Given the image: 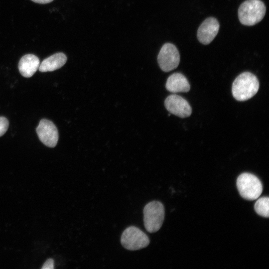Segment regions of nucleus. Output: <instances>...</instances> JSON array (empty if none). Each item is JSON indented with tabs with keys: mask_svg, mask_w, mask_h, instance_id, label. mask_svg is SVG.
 <instances>
[{
	"mask_svg": "<svg viewBox=\"0 0 269 269\" xmlns=\"http://www.w3.org/2000/svg\"><path fill=\"white\" fill-rule=\"evenodd\" d=\"M259 82L253 74L246 72L240 74L234 80L232 92L233 97L239 101L248 100L258 91Z\"/></svg>",
	"mask_w": 269,
	"mask_h": 269,
	"instance_id": "f257e3e1",
	"label": "nucleus"
},
{
	"mask_svg": "<svg viewBox=\"0 0 269 269\" xmlns=\"http://www.w3.org/2000/svg\"><path fill=\"white\" fill-rule=\"evenodd\" d=\"M266 10L265 5L261 0H246L241 4L238 9L239 20L245 25H255L263 19Z\"/></svg>",
	"mask_w": 269,
	"mask_h": 269,
	"instance_id": "f03ea898",
	"label": "nucleus"
},
{
	"mask_svg": "<svg viewBox=\"0 0 269 269\" xmlns=\"http://www.w3.org/2000/svg\"><path fill=\"white\" fill-rule=\"evenodd\" d=\"M144 226L149 233H154L161 227L164 219V207L158 201H152L144 206L143 210Z\"/></svg>",
	"mask_w": 269,
	"mask_h": 269,
	"instance_id": "7ed1b4c3",
	"label": "nucleus"
},
{
	"mask_svg": "<svg viewBox=\"0 0 269 269\" xmlns=\"http://www.w3.org/2000/svg\"><path fill=\"white\" fill-rule=\"evenodd\" d=\"M237 187L242 197L248 200L257 199L263 191V185L260 180L250 173H243L238 176Z\"/></svg>",
	"mask_w": 269,
	"mask_h": 269,
	"instance_id": "20e7f679",
	"label": "nucleus"
},
{
	"mask_svg": "<svg viewBox=\"0 0 269 269\" xmlns=\"http://www.w3.org/2000/svg\"><path fill=\"white\" fill-rule=\"evenodd\" d=\"M121 243L127 250L136 251L146 247L150 243L147 235L138 228L130 226L123 232Z\"/></svg>",
	"mask_w": 269,
	"mask_h": 269,
	"instance_id": "39448f33",
	"label": "nucleus"
},
{
	"mask_svg": "<svg viewBox=\"0 0 269 269\" xmlns=\"http://www.w3.org/2000/svg\"><path fill=\"white\" fill-rule=\"evenodd\" d=\"M160 69L164 72L170 71L177 67L180 62V55L175 45L171 43L164 44L157 56Z\"/></svg>",
	"mask_w": 269,
	"mask_h": 269,
	"instance_id": "423d86ee",
	"label": "nucleus"
},
{
	"mask_svg": "<svg viewBox=\"0 0 269 269\" xmlns=\"http://www.w3.org/2000/svg\"><path fill=\"white\" fill-rule=\"evenodd\" d=\"M36 133L40 140L46 146L55 147L58 140V132L56 127L50 121L41 120L36 128Z\"/></svg>",
	"mask_w": 269,
	"mask_h": 269,
	"instance_id": "0eeeda50",
	"label": "nucleus"
},
{
	"mask_svg": "<svg viewBox=\"0 0 269 269\" xmlns=\"http://www.w3.org/2000/svg\"><path fill=\"white\" fill-rule=\"evenodd\" d=\"M164 105L168 111L180 118L188 117L192 113V108L188 102L177 95L168 96L165 100Z\"/></svg>",
	"mask_w": 269,
	"mask_h": 269,
	"instance_id": "6e6552de",
	"label": "nucleus"
},
{
	"mask_svg": "<svg viewBox=\"0 0 269 269\" xmlns=\"http://www.w3.org/2000/svg\"><path fill=\"white\" fill-rule=\"evenodd\" d=\"M219 28V23L215 18L206 19L198 28L197 34L198 40L204 45L210 43L217 35Z\"/></svg>",
	"mask_w": 269,
	"mask_h": 269,
	"instance_id": "1a4fd4ad",
	"label": "nucleus"
},
{
	"mask_svg": "<svg viewBox=\"0 0 269 269\" xmlns=\"http://www.w3.org/2000/svg\"><path fill=\"white\" fill-rule=\"evenodd\" d=\"M40 61L36 55L28 54L22 56L18 63V69L21 75L26 78L31 77L38 70Z\"/></svg>",
	"mask_w": 269,
	"mask_h": 269,
	"instance_id": "9d476101",
	"label": "nucleus"
},
{
	"mask_svg": "<svg viewBox=\"0 0 269 269\" xmlns=\"http://www.w3.org/2000/svg\"><path fill=\"white\" fill-rule=\"evenodd\" d=\"M165 86L166 89L172 93L187 92L190 88L188 80L179 73L171 75L168 78Z\"/></svg>",
	"mask_w": 269,
	"mask_h": 269,
	"instance_id": "9b49d317",
	"label": "nucleus"
},
{
	"mask_svg": "<svg viewBox=\"0 0 269 269\" xmlns=\"http://www.w3.org/2000/svg\"><path fill=\"white\" fill-rule=\"evenodd\" d=\"M67 57L62 52L56 53L43 60L38 70L42 72L53 71L62 67L66 62Z\"/></svg>",
	"mask_w": 269,
	"mask_h": 269,
	"instance_id": "f8f14e48",
	"label": "nucleus"
},
{
	"mask_svg": "<svg viewBox=\"0 0 269 269\" xmlns=\"http://www.w3.org/2000/svg\"><path fill=\"white\" fill-rule=\"evenodd\" d=\"M269 198L268 197H263L259 198L255 203L254 209L256 212L264 217H269Z\"/></svg>",
	"mask_w": 269,
	"mask_h": 269,
	"instance_id": "ddd939ff",
	"label": "nucleus"
},
{
	"mask_svg": "<svg viewBox=\"0 0 269 269\" xmlns=\"http://www.w3.org/2000/svg\"><path fill=\"white\" fill-rule=\"evenodd\" d=\"M9 126L8 120L4 117H0V136L7 131Z\"/></svg>",
	"mask_w": 269,
	"mask_h": 269,
	"instance_id": "4468645a",
	"label": "nucleus"
},
{
	"mask_svg": "<svg viewBox=\"0 0 269 269\" xmlns=\"http://www.w3.org/2000/svg\"><path fill=\"white\" fill-rule=\"evenodd\" d=\"M54 268V261L52 259H48L43 264L41 269H52Z\"/></svg>",
	"mask_w": 269,
	"mask_h": 269,
	"instance_id": "2eb2a0df",
	"label": "nucleus"
},
{
	"mask_svg": "<svg viewBox=\"0 0 269 269\" xmlns=\"http://www.w3.org/2000/svg\"><path fill=\"white\" fill-rule=\"evenodd\" d=\"M31 0L38 3L45 4V3L51 2L53 0Z\"/></svg>",
	"mask_w": 269,
	"mask_h": 269,
	"instance_id": "dca6fc26",
	"label": "nucleus"
}]
</instances>
